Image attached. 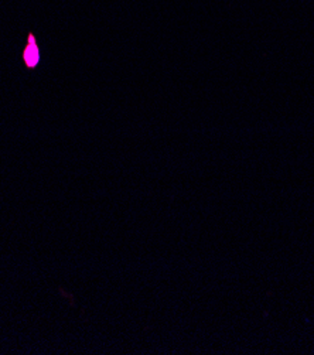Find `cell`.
<instances>
[{"mask_svg":"<svg viewBox=\"0 0 314 355\" xmlns=\"http://www.w3.org/2000/svg\"><path fill=\"white\" fill-rule=\"evenodd\" d=\"M39 49L36 46V42H34V37L33 35H30L28 39V46L24 51V61L28 67H36L37 62H39Z\"/></svg>","mask_w":314,"mask_h":355,"instance_id":"1","label":"cell"}]
</instances>
